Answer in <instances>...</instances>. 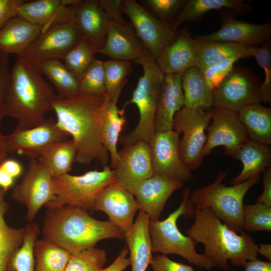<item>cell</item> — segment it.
<instances>
[{"instance_id":"cell-1","label":"cell","mask_w":271,"mask_h":271,"mask_svg":"<svg viewBox=\"0 0 271 271\" xmlns=\"http://www.w3.org/2000/svg\"><path fill=\"white\" fill-rule=\"evenodd\" d=\"M108 99L106 95L78 93L56 95L53 110L59 127L72 138L76 149L75 162L89 164L97 160L102 166L109 161L108 152L100 140V128Z\"/></svg>"},{"instance_id":"cell-2","label":"cell","mask_w":271,"mask_h":271,"mask_svg":"<svg viewBox=\"0 0 271 271\" xmlns=\"http://www.w3.org/2000/svg\"><path fill=\"white\" fill-rule=\"evenodd\" d=\"M56 96L52 86L24 56H17L11 69V81L4 103L5 117L15 119V128L27 129L44 122L53 110Z\"/></svg>"},{"instance_id":"cell-3","label":"cell","mask_w":271,"mask_h":271,"mask_svg":"<svg viewBox=\"0 0 271 271\" xmlns=\"http://www.w3.org/2000/svg\"><path fill=\"white\" fill-rule=\"evenodd\" d=\"M194 215V222L186 234L204 245L203 254L213 267L228 271V260L232 265L243 266L247 261L257 258L258 245L248 234L242 231L238 234L207 207L195 206Z\"/></svg>"},{"instance_id":"cell-4","label":"cell","mask_w":271,"mask_h":271,"mask_svg":"<svg viewBox=\"0 0 271 271\" xmlns=\"http://www.w3.org/2000/svg\"><path fill=\"white\" fill-rule=\"evenodd\" d=\"M42 233L44 239L71 254L94 247L103 239L124 240V234L109 220H98L87 210L69 205L47 208Z\"/></svg>"},{"instance_id":"cell-5","label":"cell","mask_w":271,"mask_h":271,"mask_svg":"<svg viewBox=\"0 0 271 271\" xmlns=\"http://www.w3.org/2000/svg\"><path fill=\"white\" fill-rule=\"evenodd\" d=\"M191 191L184 189L182 200L179 207L163 220H150L149 233L153 252L168 255H178L189 263L207 270L213 267L211 262L195 249L196 243L189 236L183 234L177 226V221L181 216L194 215L195 205L190 200Z\"/></svg>"},{"instance_id":"cell-6","label":"cell","mask_w":271,"mask_h":271,"mask_svg":"<svg viewBox=\"0 0 271 271\" xmlns=\"http://www.w3.org/2000/svg\"><path fill=\"white\" fill-rule=\"evenodd\" d=\"M226 176V172L219 171L213 182L191 193L190 200L195 206L210 208L229 228L241 232L243 231L244 198L253 186L260 182V176H254L229 187L222 183Z\"/></svg>"},{"instance_id":"cell-7","label":"cell","mask_w":271,"mask_h":271,"mask_svg":"<svg viewBox=\"0 0 271 271\" xmlns=\"http://www.w3.org/2000/svg\"><path fill=\"white\" fill-rule=\"evenodd\" d=\"M138 64L142 66L143 74L139 78L130 99L125 103L123 108L129 104L136 105L139 111V121L131 132L119 139L124 147L140 141L150 143L155 132L158 102L165 76L153 56L142 59Z\"/></svg>"},{"instance_id":"cell-8","label":"cell","mask_w":271,"mask_h":271,"mask_svg":"<svg viewBox=\"0 0 271 271\" xmlns=\"http://www.w3.org/2000/svg\"><path fill=\"white\" fill-rule=\"evenodd\" d=\"M114 182L113 170L107 165L102 171H90L78 176L67 173L53 177L55 197L45 206L54 208L69 205L92 210L99 193Z\"/></svg>"},{"instance_id":"cell-9","label":"cell","mask_w":271,"mask_h":271,"mask_svg":"<svg viewBox=\"0 0 271 271\" xmlns=\"http://www.w3.org/2000/svg\"><path fill=\"white\" fill-rule=\"evenodd\" d=\"M106 13L108 26L106 41L97 53L111 59L138 63L153 56L137 36L131 24L123 17L121 0H99Z\"/></svg>"},{"instance_id":"cell-10","label":"cell","mask_w":271,"mask_h":271,"mask_svg":"<svg viewBox=\"0 0 271 271\" xmlns=\"http://www.w3.org/2000/svg\"><path fill=\"white\" fill-rule=\"evenodd\" d=\"M211 108L183 107L175 115L173 130L183 134L179 143L180 156L190 170L199 168L203 160L207 140L205 130L211 120Z\"/></svg>"},{"instance_id":"cell-11","label":"cell","mask_w":271,"mask_h":271,"mask_svg":"<svg viewBox=\"0 0 271 271\" xmlns=\"http://www.w3.org/2000/svg\"><path fill=\"white\" fill-rule=\"evenodd\" d=\"M260 86L257 78L249 70L234 65L213 90L214 107L237 112L245 106L260 103Z\"/></svg>"},{"instance_id":"cell-12","label":"cell","mask_w":271,"mask_h":271,"mask_svg":"<svg viewBox=\"0 0 271 271\" xmlns=\"http://www.w3.org/2000/svg\"><path fill=\"white\" fill-rule=\"evenodd\" d=\"M121 10L129 19L139 39L156 60L164 48L174 40L177 32L137 1L121 0Z\"/></svg>"},{"instance_id":"cell-13","label":"cell","mask_w":271,"mask_h":271,"mask_svg":"<svg viewBox=\"0 0 271 271\" xmlns=\"http://www.w3.org/2000/svg\"><path fill=\"white\" fill-rule=\"evenodd\" d=\"M11 196L26 207V218L32 222L41 208L55 198L53 177L38 160H31L22 181L15 186Z\"/></svg>"},{"instance_id":"cell-14","label":"cell","mask_w":271,"mask_h":271,"mask_svg":"<svg viewBox=\"0 0 271 271\" xmlns=\"http://www.w3.org/2000/svg\"><path fill=\"white\" fill-rule=\"evenodd\" d=\"M69 135L52 117L41 124L27 129L15 128L6 136L8 154L18 153L30 160L39 159L51 145L67 140Z\"/></svg>"},{"instance_id":"cell-15","label":"cell","mask_w":271,"mask_h":271,"mask_svg":"<svg viewBox=\"0 0 271 271\" xmlns=\"http://www.w3.org/2000/svg\"><path fill=\"white\" fill-rule=\"evenodd\" d=\"M211 120L206 130L204 155H209L216 147L223 146L224 154L235 158L240 148L248 140L237 112L213 107Z\"/></svg>"},{"instance_id":"cell-16","label":"cell","mask_w":271,"mask_h":271,"mask_svg":"<svg viewBox=\"0 0 271 271\" xmlns=\"http://www.w3.org/2000/svg\"><path fill=\"white\" fill-rule=\"evenodd\" d=\"M179 135L173 130L155 131L149 144L154 175L183 182L192 176L180 156Z\"/></svg>"},{"instance_id":"cell-17","label":"cell","mask_w":271,"mask_h":271,"mask_svg":"<svg viewBox=\"0 0 271 271\" xmlns=\"http://www.w3.org/2000/svg\"><path fill=\"white\" fill-rule=\"evenodd\" d=\"M83 36L73 22L54 25L42 32L23 56L31 62L62 60Z\"/></svg>"},{"instance_id":"cell-18","label":"cell","mask_w":271,"mask_h":271,"mask_svg":"<svg viewBox=\"0 0 271 271\" xmlns=\"http://www.w3.org/2000/svg\"><path fill=\"white\" fill-rule=\"evenodd\" d=\"M221 28L216 31L194 37L200 41L228 42L258 47L270 41L271 23L257 24L236 20L230 12L221 13Z\"/></svg>"},{"instance_id":"cell-19","label":"cell","mask_w":271,"mask_h":271,"mask_svg":"<svg viewBox=\"0 0 271 271\" xmlns=\"http://www.w3.org/2000/svg\"><path fill=\"white\" fill-rule=\"evenodd\" d=\"M138 210L134 195L115 181L99 193L92 209L104 212L108 220L124 235L133 225V218Z\"/></svg>"},{"instance_id":"cell-20","label":"cell","mask_w":271,"mask_h":271,"mask_svg":"<svg viewBox=\"0 0 271 271\" xmlns=\"http://www.w3.org/2000/svg\"><path fill=\"white\" fill-rule=\"evenodd\" d=\"M113 169L115 181L133 194L137 186L154 175L149 144L140 141L123 147Z\"/></svg>"},{"instance_id":"cell-21","label":"cell","mask_w":271,"mask_h":271,"mask_svg":"<svg viewBox=\"0 0 271 271\" xmlns=\"http://www.w3.org/2000/svg\"><path fill=\"white\" fill-rule=\"evenodd\" d=\"M81 0H37L24 1L18 16L43 28V32L60 24L73 22L75 7Z\"/></svg>"},{"instance_id":"cell-22","label":"cell","mask_w":271,"mask_h":271,"mask_svg":"<svg viewBox=\"0 0 271 271\" xmlns=\"http://www.w3.org/2000/svg\"><path fill=\"white\" fill-rule=\"evenodd\" d=\"M183 184L181 181L155 175L143 181L133 193L139 210L147 214L150 220H159L169 198Z\"/></svg>"},{"instance_id":"cell-23","label":"cell","mask_w":271,"mask_h":271,"mask_svg":"<svg viewBox=\"0 0 271 271\" xmlns=\"http://www.w3.org/2000/svg\"><path fill=\"white\" fill-rule=\"evenodd\" d=\"M199 40L193 37L188 29L177 31L174 40L167 45L156 60L165 74H181L195 66Z\"/></svg>"},{"instance_id":"cell-24","label":"cell","mask_w":271,"mask_h":271,"mask_svg":"<svg viewBox=\"0 0 271 271\" xmlns=\"http://www.w3.org/2000/svg\"><path fill=\"white\" fill-rule=\"evenodd\" d=\"M73 23L96 52L102 48L106 41L108 20L99 1H81L75 7Z\"/></svg>"},{"instance_id":"cell-25","label":"cell","mask_w":271,"mask_h":271,"mask_svg":"<svg viewBox=\"0 0 271 271\" xmlns=\"http://www.w3.org/2000/svg\"><path fill=\"white\" fill-rule=\"evenodd\" d=\"M184 104L182 73L165 74L158 102L155 131L172 130L175 115L184 107Z\"/></svg>"},{"instance_id":"cell-26","label":"cell","mask_w":271,"mask_h":271,"mask_svg":"<svg viewBox=\"0 0 271 271\" xmlns=\"http://www.w3.org/2000/svg\"><path fill=\"white\" fill-rule=\"evenodd\" d=\"M149 222L148 215L140 211L136 221L124 234L131 271H146L153 260Z\"/></svg>"},{"instance_id":"cell-27","label":"cell","mask_w":271,"mask_h":271,"mask_svg":"<svg viewBox=\"0 0 271 271\" xmlns=\"http://www.w3.org/2000/svg\"><path fill=\"white\" fill-rule=\"evenodd\" d=\"M42 31V27L18 16L11 18L0 29V53L23 56Z\"/></svg>"},{"instance_id":"cell-28","label":"cell","mask_w":271,"mask_h":271,"mask_svg":"<svg viewBox=\"0 0 271 271\" xmlns=\"http://www.w3.org/2000/svg\"><path fill=\"white\" fill-rule=\"evenodd\" d=\"M224 9L231 10L234 14L246 15L250 12L251 7L242 0H187L169 26L173 31L177 32L181 25L196 22L208 12Z\"/></svg>"},{"instance_id":"cell-29","label":"cell","mask_w":271,"mask_h":271,"mask_svg":"<svg viewBox=\"0 0 271 271\" xmlns=\"http://www.w3.org/2000/svg\"><path fill=\"white\" fill-rule=\"evenodd\" d=\"M235 159L241 162L240 173L231 181L232 185L260 175L271 166V149L269 146L248 140L240 148Z\"/></svg>"},{"instance_id":"cell-30","label":"cell","mask_w":271,"mask_h":271,"mask_svg":"<svg viewBox=\"0 0 271 271\" xmlns=\"http://www.w3.org/2000/svg\"><path fill=\"white\" fill-rule=\"evenodd\" d=\"M199 41L195 66L203 73L210 66L227 59L250 57L249 47L246 46L228 42Z\"/></svg>"},{"instance_id":"cell-31","label":"cell","mask_w":271,"mask_h":271,"mask_svg":"<svg viewBox=\"0 0 271 271\" xmlns=\"http://www.w3.org/2000/svg\"><path fill=\"white\" fill-rule=\"evenodd\" d=\"M184 107L209 109L214 106L213 91L208 85L203 73L193 66L182 73Z\"/></svg>"},{"instance_id":"cell-32","label":"cell","mask_w":271,"mask_h":271,"mask_svg":"<svg viewBox=\"0 0 271 271\" xmlns=\"http://www.w3.org/2000/svg\"><path fill=\"white\" fill-rule=\"evenodd\" d=\"M249 139L269 146L271 144V108L256 103L238 112Z\"/></svg>"},{"instance_id":"cell-33","label":"cell","mask_w":271,"mask_h":271,"mask_svg":"<svg viewBox=\"0 0 271 271\" xmlns=\"http://www.w3.org/2000/svg\"><path fill=\"white\" fill-rule=\"evenodd\" d=\"M124 111V108L119 110L116 103L108 100L100 128L101 142L110 155L111 166L113 169L119 158L117 143L125 123Z\"/></svg>"},{"instance_id":"cell-34","label":"cell","mask_w":271,"mask_h":271,"mask_svg":"<svg viewBox=\"0 0 271 271\" xmlns=\"http://www.w3.org/2000/svg\"><path fill=\"white\" fill-rule=\"evenodd\" d=\"M31 63L51 82L57 95L68 97L79 93L78 79L60 60L49 59Z\"/></svg>"},{"instance_id":"cell-35","label":"cell","mask_w":271,"mask_h":271,"mask_svg":"<svg viewBox=\"0 0 271 271\" xmlns=\"http://www.w3.org/2000/svg\"><path fill=\"white\" fill-rule=\"evenodd\" d=\"M76 156V149L73 141L66 140L48 147L38 160L52 177H55L69 173Z\"/></svg>"},{"instance_id":"cell-36","label":"cell","mask_w":271,"mask_h":271,"mask_svg":"<svg viewBox=\"0 0 271 271\" xmlns=\"http://www.w3.org/2000/svg\"><path fill=\"white\" fill-rule=\"evenodd\" d=\"M6 192L0 188V271H6L11 257L23 244L25 233V228L12 227L5 221L9 209L5 198Z\"/></svg>"},{"instance_id":"cell-37","label":"cell","mask_w":271,"mask_h":271,"mask_svg":"<svg viewBox=\"0 0 271 271\" xmlns=\"http://www.w3.org/2000/svg\"><path fill=\"white\" fill-rule=\"evenodd\" d=\"M34 253L35 271H65L71 253L44 238L37 239Z\"/></svg>"},{"instance_id":"cell-38","label":"cell","mask_w":271,"mask_h":271,"mask_svg":"<svg viewBox=\"0 0 271 271\" xmlns=\"http://www.w3.org/2000/svg\"><path fill=\"white\" fill-rule=\"evenodd\" d=\"M40 232L38 224L30 222L27 225L23 244L11 257L6 271H35L34 248Z\"/></svg>"},{"instance_id":"cell-39","label":"cell","mask_w":271,"mask_h":271,"mask_svg":"<svg viewBox=\"0 0 271 271\" xmlns=\"http://www.w3.org/2000/svg\"><path fill=\"white\" fill-rule=\"evenodd\" d=\"M106 95L108 100L117 103L122 89L132 71V62L110 59L104 61Z\"/></svg>"},{"instance_id":"cell-40","label":"cell","mask_w":271,"mask_h":271,"mask_svg":"<svg viewBox=\"0 0 271 271\" xmlns=\"http://www.w3.org/2000/svg\"><path fill=\"white\" fill-rule=\"evenodd\" d=\"M96 50L83 37L63 59L66 67L78 79L92 63Z\"/></svg>"},{"instance_id":"cell-41","label":"cell","mask_w":271,"mask_h":271,"mask_svg":"<svg viewBox=\"0 0 271 271\" xmlns=\"http://www.w3.org/2000/svg\"><path fill=\"white\" fill-rule=\"evenodd\" d=\"M107 261L105 249L92 247L71 254L65 271H99Z\"/></svg>"},{"instance_id":"cell-42","label":"cell","mask_w":271,"mask_h":271,"mask_svg":"<svg viewBox=\"0 0 271 271\" xmlns=\"http://www.w3.org/2000/svg\"><path fill=\"white\" fill-rule=\"evenodd\" d=\"M242 229L248 232H270L271 206L258 202L244 204Z\"/></svg>"},{"instance_id":"cell-43","label":"cell","mask_w":271,"mask_h":271,"mask_svg":"<svg viewBox=\"0 0 271 271\" xmlns=\"http://www.w3.org/2000/svg\"><path fill=\"white\" fill-rule=\"evenodd\" d=\"M78 80L79 93L89 95L106 94L104 61L95 58Z\"/></svg>"},{"instance_id":"cell-44","label":"cell","mask_w":271,"mask_h":271,"mask_svg":"<svg viewBox=\"0 0 271 271\" xmlns=\"http://www.w3.org/2000/svg\"><path fill=\"white\" fill-rule=\"evenodd\" d=\"M250 57L254 58L263 70L264 80L260 86L261 102L271 103V45L269 41L260 47H249Z\"/></svg>"},{"instance_id":"cell-45","label":"cell","mask_w":271,"mask_h":271,"mask_svg":"<svg viewBox=\"0 0 271 271\" xmlns=\"http://www.w3.org/2000/svg\"><path fill=\"white\" fill-rule=\"evenodd\" d=\"M187 0H142L141 5L161 21L169 25Z\"/></svg>"},{"instance_id":"cell-46","label":"cell","mask_w":271,"mask_h":271,"mask_svg":"<svg viewBox=\"0 0 271 271\" xmlns=\"http://www.w3.org/2000/svg\"><path fill=\"white\" fill-rule=\"evenodd\" d=\"M238 59H227L207 68L204 72L207 83L213 91L227 76Z\"/></svg>"},{"instance_id":"cell-47","label":"cell","mask_w":271,"mask_h":271,"mask_svg":"<svg viewBox=\"0 0 271 271\" xmlns=\"http://www.w3.org/2000/svg\"><path fill=\"white\" fill-rule=\"evenodd\" d=\"M10 81L11 69L8 56L0 53V126L5 117L4 103Z\"/></svg>"},{"instance_id":"cell-48","label":"cell","mask_w":271,"mask_h":271,"mask_svg":"<svg viewBox=\"0 0 271 271\" xmlns=\"http://www.w3.org/2000/svg\"><path fill=\"white\" fill-rule=\"evenodd\" d=\"M151 265L153 271H195L191 265L174 261L162 254L153 257Z\"/></svg>"},{"instance_id":"cell-49","label":"cell","mask_w":271,"mask_h":271,"mask_svg":"<svg viewBox=\"0 0 271 271\" xmlns=\"http://www.w3.org/2000/svg\"><path fill=\"white\" fill-rule=\"evenodd\" d=\"M23 0H0V29L11 18L18 15Z\"/></svg>"},{"instance_id":"cell-50","label":"cell","mask_w":271,"mask_h":271,"mask_svg":"<svg viewBox=\"0 0 271 271\" xmlns=\"http://www.w3.org/2000/svg\"><path fill=\"white\" fill-rule=\"evenodd\" d=\"M128 249L126 246L120 251L114 260L108 266L99 271H123L130 265L129 257H127Z\"/></svg>"},{"instance_id":"cell-51","label":"cell","mask_w":271,"mask_h":271,"mask_svg":"<svg viewBox=\"0 0 271 271\" xmlns=\"http://www.w3.org/2000/svg\"><path fill=\"white\" fill-rule=\"evenodd\" d=\"M263 190L256 199V202L271 206V166L263 173Z\"/></svg>"},{"instance_id":"cell-52","label":"cell","mask_w":271,"mask_h":271,"mask_svg":"<svg viewBox=\"0 0 271 271\" xmlns=\"http://www.w3.org/2000/svg\"><path fill=\"white\" fill-rule=\"evenodd\" d=\"M0 166L15 180L19 178L23 172L22 164L14 159H6L0 164Z\"/></svg>"},{"instance_id":"cell-53","label":"cell","mask_w":271,"mask_h":271,"mask_svg":"<svg viewBox=\"0 0 271 271\" xmlns=\"http://www.w3.org/2000/svg\"><path fill=\"white\" fill-rule=\"evenodd\" d=\"M243 267V271H271V262L256 258L247 261Z\"/></svg>"},{"instance_id":"cell-54","label":"cell","mask_w":271,"mask_h":271,"mask_svg":"<svg viewBox=\"0 0 271 271\" xmlns=\"http://www.w3.org/2000/svg\"><path fill=\"white\" fill-rule=\"evenodd\" d=\"M15 179L0 166V188L7 191L14 184Z\"/></svg>"},{"instance_id":"cell-55","label":"cell","mask_w":271,"mask_h":271,"mask_svg":"<svg viewBox=\"0 0 271 271\" xmlns=\"http://www.w3.org/2000/svg\"><path fill=\"white\" fill-rule=\"evenodd\" d=\"M257 253L266 258L269 261L271 260V244L261 243L258 245Z\"/></svg>"},{"instance_id":"cell-56","label":"cell","mask_w":271,"mask_h":271,"mask_svg":"<svg viewBox=\"0 0 271 271\" xmlns=\"http://www.w3.org/2000/svg\"><path fill=\"white\" fill-rule=\"evenodd\" d=\"M8 153L6 149V136L0 130V164L7 159Z\"/></svg>"}]
</instances>
